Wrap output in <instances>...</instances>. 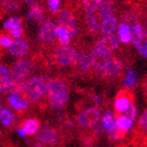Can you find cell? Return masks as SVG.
Instances as JSON below:
<instances>
[{"instance_id":"17","label":"cell","mask_w":147,"mask_h":147,"mask_svg":"<svg viewBox=\"0 0 147 147\" xmlns=\"http://www.w3.org/2000/svg\"><path fill=\"white\" fill-rule=\"evenodd\" d=\"M117 40L122 44L128 45L131 43V27L127 23L123 22V23L119 24L117 27Z\"/></svg>"},{"instance_id":"29","label":"cell","mask_w":147,"mask_h":147,"mask_svg":"<svg viewBox=\"0 0 147 147\" xmlns=\"http://www.w3.org/2000/svg\"><path fill=\"white\" fill-rule=\"evenodd\" d=\"M107 133H108V137H109L110 140L117 141V140H119V139H122V138H124L125 136H126L127 132L119 130L117 127V125H115V123H113V124L111 125V127L107 130Z\"/></svg>"},{"instance_id":"43","label":"cell","mask_w":147,"mask_h":147,"mask_svg":"<svg viewBox=\"0 0 147 147\" xmlns=\"http://www.w3.org/2000/svg\"><path fill=\"white\" fill-rule=\"evenodd\" d=\"M145 28H146V32H147V20H146V23H145Z\"/></svg>"},{"instance_id":"1","label":"cell","mask_w":147,"mask_h":147,"mask_svg":"<svg viewBox=\"0 0 147 147\" xmlns=\"http://www.w3.org/2000/svg\"><path fill=\"white\" fill-rule=\"evenodd\" d=\"M47 101L52 109L60 110L67 105L69 98V85L65 79L56 77L50 79L47 86Z\"/></svg>"},{"instance_id":"35","label":"cell","mask_w":147,"mask_h":147,"mask_svg":"<svg viewBox=\"0 0 147 147\" xmlns=\"http://www.w3.org/2000/svg\"><path fill=\"white\" fill-rule=\"evenodd\" d=\"M125 115L124 117H128L129 119H131L132 122H134L136 119V113H137V109H136V106L134 103L130 104V106L128 107V109L125 111Z\"/></svg>"},{"instance_id":"37","label":"cell","mask_w":147,"mask_h":147,"mask_svg":"<svg viewBox=\"0 0 147 147\" xmlns=\"http://www.w3.org/2000/svg\"><path fill=\"white\" fill-rule=\"evenodd\" d=\"M9 33H10L12 38H14V39H20L22 37V35H23V29H22L21 26H20V27H16V28H13V29H11Z\"/></svg>"},{"instance_id":"4","label":"cell","mask_w":147,"mask_h":147,"mask_svg":"<svg viewBox=\"0 0 147 147\" xmlns=\"http://www.w3.org/2000/svg\"><path fill=\"white\" fill-rule=\"evenodd\" d=\"M77 49L74 46H57L52 53V58L58 67H69L73 64L77 56Z\"/></svg>"},{"instance_id":"20","label":"cell","mask_w":147,"mask_h":147,"mask_svg":"<svg viewBox=\"0 0 147 147\" xmlns=\"http://www.w3.org/2000/svg\"><path fill=\"white\" fill-rule=\"evenodd\" d=\"M22 128L24 129L27 136H33L39 131L40 121L38 119H28L23 123Z\"/></svg>"},{"instance_id":"5","label":"cell","mask_w":147,"mask_h":147,"mask_svg":"<svg viewBox=\"0 0 147 147\" xmlns=\"http://www.w3.org/2000/svg\"><path fill=\"white\" fill-rule=\"evenodd\" d=\"M100 119V110L98 107H87L83 109L77 117V123L83 128H93Z\"/></svg>"},{"instance_id":"14","label":"cell","mask_w":147,"mask_h":147,"mask_svg":"<svg viewBox=\"0 0 147 147\" xmlns=\"http://www.w3.org/2000/svg\"><path fill=\"white\" fill-rule=\"evenodd\" d=\"M119 20L117 16H111L109 18H106L104 20H101L100 25V33L103 36L106 35H113L117 31L119 27Z\"/></svg>"},{"instance_id":"7","label":"cell","mask_w":147,"mask_h":147,"mask_svg":"<svg viewBox=\"0 0 147 147\" xmlns=\"http://www.w3.org/2000/svg\"><path fill=\"white\" fill-rule=\"evenodd\" d=\"M57 22L59 24V27L64 28L71 37H75L78 34L79 31L76 16L71 10L69 9L61 10L57 16Z\"/></svg>"},{"instance_id":"27","label":"cell","mask_w":147,"mask_h":147,"mask_svg":"<svg viewBox=\"0 0 147 147\" xmlns=\"http://www.w3.org/2000/svg\"><path fill=\"white\" fill-rule=\"evenodd\" d=\"M0 122L6 128L10 127L13 123V115L8 108H1L0 110Z\"/></svg>"},{"instance_id":"39","label":"cell","mask_w":147,"mask_h":147,"mask_svg":"<svg viewBox=\"0 0 147 147\" xmlns=\"http://www.w3.org/2000/svg\"><path fill=\"white\" fill-rule=\"evenodd\" d=\"M60 0H48V6L51 11L55 12L59 9Z\"/></svg>"},{"instance_id":"32","label":"cell","mask_w":147,"mask_h":147,"mask_svg":"<svg viewBox=\"0 0 147 147\" xmlns=\"http://www.w3.org/2000/svg\"><path fill=\"white\" fill-rule=\"evenodd\" d=\"M113 115L111 111H106L104 113L103 117H102V128L105 129L106 131H107L108 129L111 127V125L113 124Z\"/></svg>"},{"instance_id":"28","label":"cell","mask_w":147,"mask_h":147,"mask_svg":"<svg viewBox=\"0 0 147 147\" xmlns=\"http://www.w3.org/2000/svg\"><path fill=\"white\" fill-rule=\"evenodd\" d=\"M56 36L58 37V39H59L58 41H59V44L61 46H67L69 44V42H71V36L62 27H57V29H56Z\"/></svg>"},{"instance_id":"44","label":"cell","mask_w":147,"mask_h":147,"mask_svg":"<svg viewBox=\"0 0 147 147\" xmlns=\"http://www.w3.org/2000/svg\"><path fill=\"white\" fill-rule=\"evenodd\" d=\"M1 106H2V104H1V102H0V110H1Z\"/></svg>"},{"instance_id":"19","label":"cell","mask_w":147,"mask_h":147,"mask_svg":"<svg viewBox=\"0 0 147 147\" xmlns=\"http://www.w3.org/2000/svg\"><path fill=\"white\" fill-rule=\"evenodd\" d=\"M85 22L90 34H92L93 36H96L100 33V22H99V18H97L95 14L86 13Z\"/></svg>"},{"instance_id":"10","label":"cell","mask_w":147,"mask_h":147,"mask_svg":"<svg viewBox=\"0 0 147 147\" xmlns=\"http://www.w3.org/2000/svg\"><path fill=\"white\" fill-rule=\"evenodd\" d=\"M56 29L57 26L52 21H46L43 23L39 32V39L43 43H52L56 40Z\"/></svg>"},{"instance_id":"24","label":"cell","mask_w":147,"mask_h":147,"mask_svg":"<svg viewBox=\"0 0 147 147\" xmlns=\"http://www.w3.org/2000/svg\"><path fill=\"white\" fill-rule=\"evenodd\" d=\"M102 0H82V8L87 14H95L98 12Z\"/></svg>"},{"instance_id":"6","label":"cell","mask_w":147,"mask_h":147,"mask_svg":"<svg viewBox=\"0 0 147 147\" xmlns=\"http://www.w3.org/2000/svg\"><path fill=\"white\" fill-rule=\"evenodd\" d=\"M119 42L115 35H106L100 37L95 44V50L109 56L111 53L119 49Z\"/></svg>"},{"instance_id":"16","label":"cell","mask_w":147,"mask_h":147,"mask_svg":"<svg viewBox=\"0 0 147 147\" xmlns=\"http://www.w3.org/2000/svg\"><path fill=\"white\" fill-rule=\"evenodd\" d=\"M29 44L26 41L21 39H18L16 41L12 42V44L9 46L8 51L9 53L13 56H16V57H21V56H24L25 54H27L28 51H29Z\"/></svg>"},{"instance_id":"33","label":"cell","mask_w":147,"mask_h":147,"mask_svg":"<svg viewBox=\"0 0 147 147\" xmlns=\"http://www.w3.org/2000/svg\"><path fill=\"white\" fill-rule=\"evenodd\" d=\"M21 24H22V18H18V16H14V18H10L9 20H7L6 23L4 24V27H5V29L10 31L11 29H13V28L20 27Z\"/></svg>"},{"instance_id":"36","label":"cell","mask_w":147,"mask_h":147,"mask_svg":"<svg viewBox=\"0 0 147 147\" xmlns=\"http://www.w3.org/2000/svg\"><path fill=\"white\" fill-rule=\"evenodd\" d=\"M136 49L138 50V52L140 53L142 56L144 57H147V32H145V35H144V41L141 45L137 46Z\"/></svg>"},{"instance_id":"38","label":"cell","mask_w":147,"mask_h":147,"mask_svg":"<svg viewBox=\"0 0 147 147\" xmlns=\"http://www.w3.org/2000/svg\"><path fill=\"white\" fill-rule=\"evenodd\" d=\"M12 40L7 36H2L0 35V46L1 47H9L12 44Z\"/></svg>"},{"instance_id":"23","label":"cell","mask_w":147,"mask_h":147,"mask_svg":"<svg viewBox=\"0 0 147 147\" xmlns=\"http://www.w3.org/2000/svg\"><path fill=\"white\" fill-rule=\"evenodd\" d=\"M113 3L111 0H102L101 5L99 7V18L101 20H104L106 18L113 16Z\"/></svg>"},{"instance_id":"31","label":"cell","mask_w":147,"mask_h":147,"mask_svg":"<svg viewBox=\"0 0 147 147\" xmlns=\"http://www.w3.org/2000/svg\"><path fill=\"white\" fill-rule=\"evenodd\" d=\"M137 82V77H136V74L133 69H129L127 71V75L125 77L124 80V85L126 86L127 88H131L133 87L134 85Z\"/></svg>"},{"instance_id":"13","label":"cell","mask_w":147,"mask_h":147,"mask_svg":"<svg viewBox=\"0 0 147 147\" xmlns=\"http://www.w3.org/2000/svg\"><path fill=\"white\" fill-rule=\"evenodd\" d=\"M108 55L103 54V53L98 52L95 49H92L89 53V60L90 64L92 65V67H94L97 71H103L104 67H106L108 60H109Z\"/></svg>"},{"instance_id":"30","label":"cell","mask_w":147,"mask_h":147,"mask_svg":"<svg viewBox=\"0 0 147 147\" xmlns=\"http://www.w3.org/2000/svg\"><path fill=\"white\" fill-rule=\"evenodd\" d=\"M115 123L119 130H122V131L125 132L129 131L132 128V126H133V122H132L131 119H129L126 117H121V115L117 117V122Z\"/></svg>"},{"instance_id":"22","label":"cell","mask_w":147,"mask_h":147,"mask_svg":"<svg viewBox=\"0 0 147 147\" xmlns=\"http://www.w3.org/2000/svg\"><path fill=\"white\" fill-rule=\"evenodd\" d=\"M25 86L26 81L16 80V79L9 78L8 90L10 91V94L24 95L25 94Z\"/></svg>"},{"instance_id":"25","label":"cell","mask_w":147,"mask_h":147,"mask_svg":"<svg viewBox=\"0 0 147 147\" xmlns=\"http://www.w3.org/2000/svg\"><path fill=\"white\" fill-rule=\"evenodd\" d=\"M21 2L18 0H2L0 8L3 12H14L21 9Z\"/></svg>"},{"instance_id":"8","label":"cell","mask_w":147,"mask_h":147,"mask_svg":"<svg viewBox=\"0 0 147 147\" xmlns=\"http://www.w3.org/2000/svg\"><path fill=\"white\" fill-rule=\"evenodd\" d=\"M134 95L133 92L130 90H121L117 93L115 100V117H119V113H125L130 104L133 103Z\"/></svg>"},{"instance_id":"11","label":"cell","mask_w":147,"mask_h":147,"mask_svg":"<svg viewBox=\"0 0 147 147\" xmlns=\"http://www.w3.org/2000/svg\"><path fill=\"white\" fill-rule=\"evenodd\" d=\"M123 71L124 63L122 60L117 57H109V60L103 69V75L108 79H117L122 75Z\"/></svg>"},{"instance_id":"34","label":"cell","mask_w":147,"mask_h":147,"mask_svg":"<svg viewBox=\"0 0 147 147\" xmlns=\"http://www.w3.org/2000/svg\"><path fill=\"white\" fill-rule=\"evenodd\" d=\"M138 129L140 130V132H147V109L145 110L143 115L140 117V119H139Z\"/></svg>"},{"instance_id":"45","label":"cell","mask_w":147,"mask_h":147,"mask_svg":"<svg viewBox=\"0 0 147 147\" xmlns=\"http://www.w3.org/2000/svg\"><path fill=\"white\" fill-rule=\"evenodd\" d=\"M117 147H125L124 145H119V146H117Z\"/></svg>"},{"instance_id":"15","label":"cell","mask_w":147,"mask_h":147,"mask_svg":"<svg viewBox=\"0 0 147 147\" xmlns=\"http://www.w3.org/2000/svg\"><path fill=\"white\" fill-rule=\"evenodd\" d=\"M8 104L14 108L18 111H23V110L27 109L30 105L29 100L23 96V95H18V94H9L8 98Z\"/></svg>"},{"instance_id":"3","label":"cell","mask_w":147,"mask_h":147,"mask_svg":"<svg viewBox=\"0 0 147 147\" xmlns=\"http://www.w3.org/2000/svg\"><path fill=\"white\" fill-rule=\"evenodd\" d=\"M40 144L46 147H62L63 137L61 133L51 126H45L39 131L36 137Z\"/></svg>"},{"instance_id":"9","label":"cell","mask_w":147,"mask_h":147,"mask_svg":"<svg viewBox=\"0 0 147 147\" xmlns=\"http://www.w3.org/2000/svg\"><path fill=\"white\" fill-rule=\"evenodd\" d=\"M33 69V63L28 59H20L12 67L11 77L16 80L26 81V79L30 76Z\"/></svg>"},{"instance_id":"41","label":"cell","mask_w":147,"mask_h":147,"mask_svg":"<svg viewBox=\"0 0 147 147\" xmlns=\"http://www.w3.org/2000/svg\"><path fill=\"white\" fill-rule=\"evenodd\" d=\"M32 147H46V146H44V145L40 144V143H36V144H34Z\"/></svg>"},{"instance_id":"40","label":"cell","mask_w":147,"mask_h":147,"mask_svg":"<svg viewBox=\"0 0 147 147\" xmlns=\"http://www.w3.org/2000/svg\"><path fill=\"white\" fill-rule=\"evenodd\" d=\"M18 134L21 136L22 138H24V137H26V136H27V135H26V133H25V131H24V129L22 128V127L18 129Z\"/></svg>"},{"instance_id":"12","label":"cell","mask_w":147,"mask_h":147,"mask_svg":"<svg viewBox=\"0 0 147 147\" xmlns=\"http://www.w3.org/2000/svg\"><path fill=\"white\" fill-rule=\"evenodd\" d=\"M74 69L79 74H87L89 73L91 64H90L89 55L85 51L80 50L77 52V56L73 62Z\"/></svg>"},{"instance_id":"18","label":"cell","mask_w":147,"mask_h":147,"mask_svg":"<svg viewBox=\"0 0 147 147\" xmlns=\"http://www.w3.org/2000/svg\"><path fill=\"white\" fill-rule=\"evenodd\" d=\"M145 31L143 27L139 23H135L131 27V42L135 45V47L141 45L144 41Z\"/></svg>"},{"instance_id":"42","label":"cell","mask_w":147,"mask_h":147,"mask_svg":"<svg viewBox=\"0 0 147 147\" xmlns=\"http://www.w3.org/2000/svg\"><path fill=\"white\" fill-rule=\"evenodd\" d=\"M33 1H34V0H26V2L27 3H32Z\"/></svg>"},{"instance_id":"26","label":"cell","mask_w":147,"mask_h":147,"mask_svg":"<svg viewBox=\"0 0 147 147\" xmlns=\"http://www.w3.org/2000/svg\"><path fill=\"white\" fill-rule=\"evenodd\" d=\"M9 71L4 65L0 64V94L8 90Z\"/></svg>"},{"instance_id":"2","label":"cell","mask_w":147,"mask_h":147,"mask_svg":"<svg viewBox=\"0 0 147 147\" xmlns=\"http://www.w3.org/2000/svg\"><path fill=\"white\" fill-rule=\"evenodd\" d=\"M50 79L44 76H35L26 82L25 94L29 100L39 101L45 96Z\"/></svg>"},{"instance_id":"21","label":"cell","mask_w":147,"mask_h":147,"mask_svg":"<svg viewBox=\"0 0 147 147\" xmlns=\"http://www.w3.org/2000/svg\"><path fill=\"white\" fill-rule=\"evenodd\" d=\"M44 9L38 3H35L32 6L30 7V10H29V18H30L32 22H36V23H43L44 20Z\"/></svg>"}]
</instances>
